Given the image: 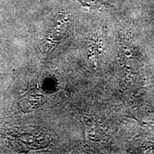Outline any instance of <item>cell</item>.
Segmentation results:
<instances>
[{
	"label": "cell",
	"instance_id": "1",
	"mask_svg": "<svg viewBox=\"0 0 154 154\" xmlns=\"http://www.w3.org/2000/svg\"><path fill=\"white\" fill-rule=\"evenodd\" d=\"M83 6L91 9H98L108 5L106 0H77Z\"/></svg>",
	"mask_w": 154,
	"mask_h": 154
}]
</instances>
